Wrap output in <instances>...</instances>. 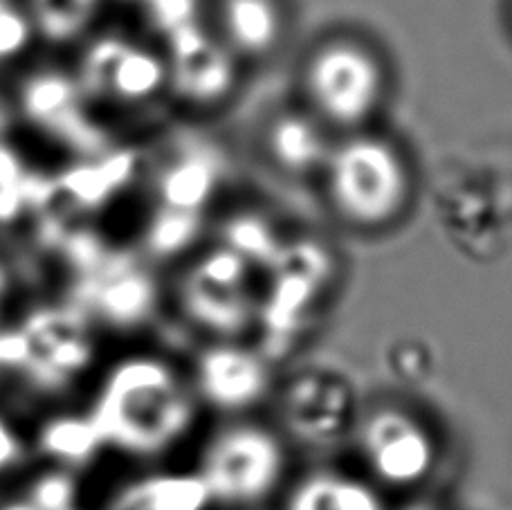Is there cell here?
<instances>
[{"instance_id":"25","label":"cell","mask_w":512,"mask_h":510,"mask_svg":"<svg viewBox=\"0 0 512 510\" xmlns=\"http://www.w3.org/2000/svg\"><path fill=\"white\" fill-rule=\"evenodd\" d=\"M0 510H36V508H32L30 504H27L21 495H16V497L7 499V502L0 504Z\"/></svg>"},{"instance_id":"16","label":"cell","mask_w":512,"mask_h":510,"mask_svg":"<svg viewBox=\"0 0 512 510\" xmlns=\"http://www.w3.org/2000/svg\"><path fill=\"white\" fill-rule=\"evenodd\" d=\"M218 171L207 153L189 151L187 156L171 162L158 180L160 207L176 212L200 214L212 196Z\"/></svg>"},{"instance_id":"23","label":"cell","mask_w":512,"mask_h":510,"mask_svg":"<svg viewBox=\"0 0 512 510\" xmlns=\"http://www.w3.org/2000/svg\"><path fill=\"white\" fill-rule=\"evenodd\" d=\"M32 21L16 5L0 0V66L16 61L32 43Z\"/></svg>"},{"instance_id":"18","label":"cell","mask_w":512,"mask_h":510,"mask_svg":"<svg viewBox=\"0 0 512 510\" xmlns=\"http://www.w3.org/2000/svg\"><path fill=\"white\" fill-rule=\"evenodd\" d=\"M133 158L126 156H108V151L97 156L90 165H81L79 169L70 171L57 187L63 194L70 196L77 205L93 207L104 203L117 187L131 178Z\"/></svg>"},{"instance_id":"6","label":"cell","mask_w":512,"mask_h":510,"mask_svg":"<svg viewBox=\"0 0 512 510\" xmlns=\"http://www.w3.org/2000/svg\"><path fill=\"white\" fill-rule=\"evenodd\" d=\"M308 90L328 120L358 124L376 108L382 75L376 59L353 43H331L308 68Z\"/></svg>"},{"instance_id":"10","label":"cell","mask_w":512,"mask_h":510,"mask_svg":"<svg viewBox=\"0 0 512 510\" xmlns=\"http://www.w3.org/2000/svg\"><path fill=\"white\" fill-rule=\"evenodd\" d=\"M169 84L189 104L209 106L221 102L234 84L232 50L200 30L196 23L169 34Z\"/></svg>"},{"instance_id":"19","label":"cell","mask_w":512,"mask_h":510,"mask_svg":"<svg viewBox=\"0 0 512 510\" xmlns=\"http://www.w3.org/2000/svg\"><path fill=\"white\" fill-rule=\"evenodd\" d=\"M272 153L283 167L310 169L326 153L324 140L313 124L299 117H286L272 131Z\"/></svg>"},{"instance_id":"3","label":"cell","mask_w":512,"mask_h":510,"mask_svg":"<svg viewBox=\"0 0 512 510\" xmlns=\"http://www.w3.org/2000/svg\"><path fill=\"white\" fill-rule=\"evenodd\" d=\"M328 187L349 221L378 227L400 212L409 185L405 162L387 142L355 138L328 156Z\"/></svg>"},{"instance_id":"14","label":"cell","mask_w":512,"mask_h":510,"mask_svg":"<svg viewBox=\"0 0 512 510\" xmlns=\"http://www.w3.org/2000/svg\"><path fill=\"white\" fill-rule=\"evenodd\" d=\"M90 302L106 322L126 326L142 322L155 304V286L140 270H115L90 284Z\"/></svg>"},{"instance_id":"20","label":"cell","mask_w":512,"mask_h":510,"mask_svg":"<svg viewBox=\"0 0 512 510\" xmlns=\"http://www.w3.org/2000/svg\"><path fill=\"white\" fill-rule=\"evenodd\" d=\"M79 472L57 466H43L39 472H27L21 497L36 510H70L77 506Z\"/></svg>"},{"instance_id":"12","label":"cell","mask_w":512,"mask_h":510,"mask_svg":"<svg viewBox=\"0 0 512 510\" xmlns=\"http://www.w3.org/2000/svg\"><path fill=\"white\" fill-rule=\"evenodd\" d=\"M104 510H214V504L194 468L153 470L117 488Z\"/></svg>"},{"instance_id":"15","label":"cell","mask_w":512,"mask_h":510,"mask_svg":"<svg viewBox=\"0 0 512 510\" xmlns=\"http://www.w3.org/2000/svg\"><path fill=\"white\" fill-rule=\"evenodd\" d=\"M223 30L227 48L245 54H263L281 34V12L274 0H225Z\"/></svg>"},{"instance_id":"2","label":"cell","mask_w":512,"mask_h":510,"mask_svg":"<svg viewBox=\"0 0 512 510\" xmlns=\"http://www.w3.org/2000/svg\"><path fill=\"white\" fill-rule=\"evenodd\" d=\"M286 454L277 436L261 425L234 423L218 430L194 468L214 508H248L277 490Z\"/></svg>"},{"instance_id":"21","label":"cell","mask_w":512,"mask_h":510,"mask_svg":"<svg viewBox=\"0 0 512 510\" xmlns=\"http://www.w3.org/2000/svg\"><path fill=\"white\" fill-rule=\"evenodd\" d=\"M200 230V214L164 209L155 214L149 227V248L160 257H171L187 248Z\"/></svg>"},{"instance_id":"7","label":"cell","mask_w":512,"mask_h":510,"mask_svg":"<svg viewBox=\"0 0 512 510\" xmlns=\"http://www.w3.org/2000/svg\"><path fill=\"white\" fill-rule=\"evenodd\" d=\"M180 299L191 322L212 333L239 331L250 315L245 261L232 250H214L189 266Z\"/></svg>"},{"instance_id":"22","label":"cell","mask_w":512,"mask_h":510,"mask_svg":"<svg viewBox=\"0 0 512 510\" xmlns=\"http://www.w3.org/2000/svg\"><path fill=\"white\" fill-rule=\"evenodd\" d=\"M34 459L32 439H27L12 418L0 412V486L27 475Z\"/></svg>"},{"instance_id":"13","label":"cell","mask_w":512,"mask_h":510,"mask_svg":"<svg viewBox=\"0 0 512 510\" xmlns=\"http://www.w3.org/2000/svg\"><path fill=\"white\" fill-rule=\"evenodd\" d=\"M34 457L43 466L79 472L106 450L90 414H59L45 418L32 439Z\"/></svg>"},{"instance_id":"9","label":"cell","mask_w":512,"mask_h":510,"mask_svg":"<svg viewBox=\"0 0 512 510\" xmlns=\"http://www.w3.org/2000/svg\"><path fill=\"white\" fill-rule=\"evenodd\" d=\"M362 450L373 472L393 486L418 484L434 463V443L425 427L396 409H382L369 418Z\"/></svg>"},{"instance_id":"24","label":"cell","mask_w":512,"mask_h":510,"mask_svg":"<svg viewBox=\"0 0 512 510\" xmlns=\"http://www.w3.org/2000/svg\"><path fill=\"white\" fill-rule=\"evenodd\" d=\"M93 0H39V21L45 32L68 36L84 21Z\"/></svg>"},{"instance_id":"4","label":"cell","mask_w":512,"mask_h":510,"mask_svg":"<svg viewBox=\"0 0 512 510\" xmlns=\"http://www.w3.org/2000/svg\"><path fill=\"white\" fill-rule=\"evenodd\" d=\"M77 81L99 102L142 104L169 84V66L149 45L106 34L86 48Z\"/></svg>"},{"instance_id":"11","label":"cell","mask_w":512,"mask_h":510,"mask_svg":"<svg viewBox=\"0 0 512 510\" xmlns=\"http://www.w3.org/2000/svg\"><path fill=\"white\" fill-rule=\"evenodd\" d=\"M196 394L221 412H243L268 391V369L259 355L234 344L209 346L196 362Z\"/></svg>"},{"instance_id":"5","label":"cell","mask_w":512,"mask_h":510,"mask_svg":"<svg viewBox=\"0 0 512 510\" xmlns=\"http://www.w3.org/2000/svg\"><path fill=\"white\" fill-rule=\"evenodd\" d=\"M23 376L43 391L63 389L93 360V340L81 313L41 308L23 322Z\"/></svg>"},{"instance_id":"27","label":"cell","mask_w":512,"mask_h":510,"mask_svg":"<svg viewBox=\"0 0 512 510\" xmlns=\"http://www.w3.org/2000/svg\"><path fill=\"white\" fill-rule=\"evenodd\" d=\"M3 126H5V117H3V113H0V133H3Z\"/></svg>"},{"instance_id":"8","label":"cell","mask_w":512,"mask_h":510,"mask_svg":"<svg viewBox=\"0 0 512 510\" xmlns=\"http://www.w3.org/2000/svg\"><path fill=\"white\" fill-rule=\"evenodd\" d=\"M21 106L27 120L79 156L95 158L108 151L106 133L90 120L77 79L61 72H39L25 81Z\"/></svg>"},{"instance_id":"28","label":"cell","mask_w":512,"mask_h":510,"mask_svg":"<svg viewBox=\"0 0 512 510\" xmlns=\"http://www.w3.org/2000/svg\"><path fill=\"white\" fill-rule=\"evenodd\" d=\"M70 510H81V508H79V506H75V508H70Z\"/></svg>"},{"instance_id":"17","label":"cell","mask_w":512,"mask_h":510,"mask_svg":"<svg viewBox=\"0 0 512 510\" xmlns=\"http://www.w3.org/2000/svg\"><path fill=\"white\" fill-rule=\"evenodd\" d=\"M286 510H384V506L362 481L335 472H319L292 490Z\"/></svg>"},{"instance_id":"26","label":"cell","mask_w":512,"mask_h":510,"mask_svg":"<svg viewBox=\"0 0 512 510\" xmlns=\"http://www.w3.org/2000/svg\"><path fill=\"white\" fill-rule=\"evenodd\" d=\"M3 288H5V275H3V268H0V295H3Z\"/></svg>"},{"instance_id":"1","label":"cell","mask_w":512,"mask_h":510,"mask_svg":"<svg viewBox=\"0 0 512 510\" xmlns=\"http://www.w3.org/2000/svg\"><path fill=\"white\" fill-rule=\"evenodd\" d=\"M196 394L162 358L131 355L106 373L90 418L106 450L137 461L167 457L196 423Z\"/></svg>"}]
</instances>
